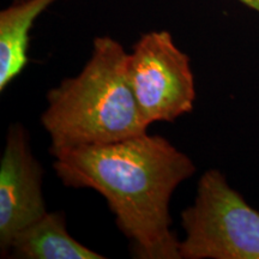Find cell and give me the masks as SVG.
Returning a JSON list of instances; mask_svg holds the SVG:
<instances>
[{"mask_svg":"<svg viewBox=\"0 0 259 259\" xmlns=\"http://www.w3.org/2000/svg\"><path fill=\"white\" fill-rule=\"evenodd\" d=\"M66 187L90 189L106 199L136 258L181 259L171 232L170 198L196 171L193 161L161 136L50 151Z\"/></svg>","mask_w":259,"mask_h":259,"instance_id":"obj_1","label":"cell"},{"mask_svg":"<svg viewBox=\"0 0 259 259\" xmlns=\"http://www.w3.org/2000/svg\"><path fill=\"white\" fill-rule=\"evenodd\" d=\"M128 53L109 36L96 37L83 70L47 94L41 124L51 138L50 151L120 142L147 134L130 87Z\"/></svg>","mask_w":259,"mask_h":259,"instance_id":"obj_2","label":"cell"},{"mask_svg":"<svg viewBox=\"0 0 259 259\" xmlns=\"http://www.w3.org/2000/svg\"><path fill=\"white\" fill-rule=\"evenodd\" d=\"M181 227V259H259V211L218 168L200 176Z\"/></svg>","mask_w":259,"mask_h":259,"instance_id":"obj_3","label":"cell"},{"mask_svg":"<svg viewBox=\"0 0 259 259\" xmlns=\"http://www.w3.org/2000/svg\"><path fill=\"white\" fill-rule=\"evenodd\" d=\"M126 74L144 120L171 122L191 113L196 100L190 57L169 31L143 34L128 53Z\"/></svg>","mask_w":259,"mask_h":259,"instance_id":"obj_4","label":"cell"},{"mask_svg":"<svg viewBox=\"0 0 259 259\" xmlns=\"http://www.w3.org/2000/svg\"><path fill=\"white\" fill-rule=\"evenodd\" d=\"M47 212L44 168L32 154L27 130L16 122L8 130L0 160L2 258H8L15 236Z\"/></svg>","mask_w":259,"mask_h":259,"instance_id":"obj_5","label":"cell"},{"mask_svg":"<svg viewBox=\"0 0 259 259\" xmlns=\"http://www.w3.org/2000/svg\"><path fill=\"white\" fill-rule=\"evenodd\" d=\"M8 258L18 259H103L73 239L67 232L63 211L47 212L15 236Z\"/></svg>","mask_w":259,"mask_h":259,"instance_id":"obj_6","label":"cell"},{"mask_svg":"<svg viewBox=\"0 0 259 259\" xmlns=\"http://www.w3.org/2000/svg\"><path fill=\"white\" fill-rule=\"evenodd\" d=\"M58 0H15L0 12V92L23 72L29 63V34L34 22Z\"/></svg>","mask_w":259,"mask_h":259,"instance_id":"obj_7","label":"cell"},{"mask_svg":"<svg viewBox=\"0 0 259 259\" xmlns=\"http://www.w3.org/2000/svg\"><path fill=\"white\" fill-rule=\"evenodd\" d=\"M239 2L259 14V0H239Z\"/></svg>","mask_w":259,"mask_h":259,"instance_id":"obj_8","label":"cell"}]
</instances>
